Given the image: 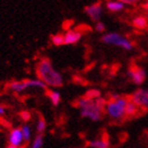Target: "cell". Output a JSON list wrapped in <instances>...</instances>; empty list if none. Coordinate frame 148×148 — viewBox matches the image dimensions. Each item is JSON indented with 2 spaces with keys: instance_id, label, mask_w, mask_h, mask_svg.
Returning a JSON list of instances; mask_svg holds the SVG:
<instances>
[{
  "instance_id": "obj_1",
  "label": "cell",
  "mask_w": 148,
  "mask_h": 148,
  "mask_svg": "<svg viewBox=\"0 0 148 148\" xmlns=\"http://www.w3.org/2000/svg\"><path fill=\"white\" fill-rule=\"evenodd\" d=\"M36 75L47 87L59 88L64 85V77L54 67L49 58H41L36 67Z\"/></svg>"
},
{
  "instance_id": "obj_2",
  "label": "cell",
  "mask_w": 148,
  "mask_h": 148,
  "mask_svg": "<svg viewBox=\"0 0 148 148\" xmlns=\"http://www.w3.org/2000/svg\"><path fill=\"white\" fill-rule=\"evenodd\" d=\"M75 106L79 108L80 115L85 119H89L93 122H97L103 119L105 109L102 108L96 103V99H87L85 96L78 99L75 102Z\"/></svg>"
},
{
  "instance_id": "obj_3",
  "label": "cell",
  "mask_w": 148,
  "mask_h": 148,
  "mask_svg": "<svg viewBox=\"0 0 148 148\" xmlns=\"http://www.w3.org/2000/svg\"><path fill=\"white\" fill-rule=\"evenodd\" d=\"M129 97L124 96H113L107 102L105 112L110 119L114 121H123L126 119V106Z\"/></svg>"
},
{
  "instance_id": "obj_4",
  "label": "cell",
  "mask_w": 148,
  "mask_h": 148,
  "mask_svg": "<svg viewBox=\"0 0 148 148\" xmlns=\"http://www.w3.org/2000/svg\"><path fill=\"white\" fill-rule=\"evenodd\" d=\"M102 41L104 43H107V45H113V46L120 47V48L127 50V51H130L133 48L131 41H129L127 38H125L119 33H114V32L104 35L102 37Z\"/></svg>"
},
{
  "instance_id": "obj_5",
  "label": "cell",
  "mask_w": 148,
  "mask_h": 148,
  "mask_svg": "<svg viewBox=\"0 0 148 148\" xmlns=\"http://www.w3.org/2000/svg\"><path fill=\"white\" fill-rule=\"evenodd\" d=\"M129 99L142 111H148V90L138 89Z\"/></svg>"
},
{
  "instance_id": "obj_6",
  "label": "cell",
  "mask_w": 148,
  "mask_h": 148,
  "mask_svg": "<svg viewBox=\"0 0 148 148\" xmlns=\"http://www.w3.org/2000/svg\"><path fill=\"white\" fill-rule=\"evenodd\" d=\"M128 74H129L130 78L132 79V82L136 85H141V84H143L145 82V78H146L145 71L141 67H139V66H136V65L131 66L129 68Z\"/></svg>"
},
{
  "instance_id": "obj_7",
  "label": "cell",
  "mask_w": 148,
  "mask_h": 148,
  "mask_svg": "<svg viewBox=\"0 0 148 148\" xmlns=\"http://www.w3.org/2000/svg\"><path fill=\"white\" fill-rule=\"evenodd\" d=\"M85 13L91 18V20L97 22L99 20V18L102 17V14H103L102 3L95 2L93 3V4H91V5L86 6L85 8Z\"/></svg>"
},
{
  "instance_id": "obj_8",
  "label": "cell",
  "mask_w": 148,
  "mask_h": 148,
  "mask_svg": "<svg viewBox=\"0 0 148 148\" xmlns=\"http://www.w3.org/2000/svg\"><path fill=\"white\" fill-rule=\"evenodd\" d=\"M23 136L21 128H13L9 134V145L19 148L23 144Z\"/></svg>"
},
{
  "instance_id": "obj_9",
  "label": "cell",
  "mask_w": 148,
  "mask_h": 148,
  "mask_svg": "<svg viewBox=\"0 0 148 148\" xmlns=\"http://www.w3.org/2000/svg\"><path fill=\"white\" fill-rule=\"evenodd\" d=\"M65 45H74L78 42L82 38V33L77 30H69L64 34Z\"/></svg>"
},
{
  "instance_id": "obj_10",
  "label": "cell",
  "mask_w": 148,
  "mask_h": 148,
  "mask_svg": "<svg viewBox=\"0 0 148 148\" xmlns=\"http://www.w3.org/2000/svg\"><path fill=\"white\" fill-rule=\"evenodd\" d=\"M29 88L28 82L25 80H17V82H12L9 85V89H11L14 92L20 93L23 92L25 90H27Z\"/></svg>"
},
{
  "instance_id": "obj_11",
  "label": "cell",
  "mask_w": 148,
  "mask_h": 148,
  "mask_svg": "<svg viewBox=\"0 0 148 148\" xmlns=\"http://www.w3.org/2000/svg\"><path fill=\"white\" fill-rule=\"evenodd\" d=\"M140 110L141 109L138 107V106L132 102V101H128L126 106V119H131V117L136 116L138 114L140 113Z\"/></svg>"
},
{
  "instance_id": "obj_12",
  "label": "cell",
  "mask_w": 148,
  "mask_h": 148,
  "mask_svg": "<svg viewBox=\"0 0 148 148\" xmlns=\"http://www.w3.org/2000/svg\"><path fill=\"white\" fill-rule=\"evenodd\" d=\"M132 25L136 29H141V30L146 29L148 27L147 18H146L145 16H138V17H136L132 20Z\"/></svg>"
},
{
  "instance_id": "obj_13",
  "label": "cell",
  "mask_w": 148,
  "mask_h": 148,
  "mask_svg": "<svg viewBox=\"0 0 148 148\" xmlns=\"http://www.w3.org/2000/svg\"><path fill=\"white\" fill-rule=\"evenodd\" d=\"M106 8L110 12H119L124 9V3L123 1H108L106 3Z\"/></svg>"
},
{
  "instance_id": "obj_14",
  "label": "cell",
  "mask_w": 148,
  "mask_h": 148,
  "mask_svg": "<svg viewBox=\"0 0 148 148\" xmlns=\"http://www.w3.org/2000/svg\"><path fill=\"white\" fill-rule=\"evenodd\" d=\"M89 146L92 148H109V141L107 139H96L89 142Z\"/></svg>"
},
{
  "instance_id": "obj_15",
  "label": "cell",
  "mask_w": 148,
  "mask_h": 148,
  "mask_svg": "<svg viewBox=\"0 0 148 148\" xmlns=\"http://www.w3.org/2000/svg\"><path fill=\"white\" fill-rule=\"evenodd\" d=\"M48 95H49V99L53 105L54 106L59 105L60 99H62V96H60V93H59L58 91H49V92H48Z\"/></svg>"
},
{
  "instance_id": "obj_16",
  "label": "cell",
  "mask_w": 148,
  "mask_h": 148,
  "mask_svg": "<svg viewBox=\"0 0 148 148\" xmlns=\"http://www.w3.org/2000/svg\"><path fill=\"white\" fill-rule=\"evenodd\" d=\"M51 41L54 46L59 47L65 45V38H64V34H60V33H57V34L52 35L51 37Z\"/></svg>"
},
{
  "instance_id": "obj_17",
  "label": "cell",
  "mask_w": 148,
  "mask_h": 148,
  "mask_svg": "<svg viewBox=\"0 0 148 148\" xmlns=\"http://www.w3.org/2000/svg\"><path fill=\"white\" fill-rule=\"evenodd\" d=\"M29 85V88H41V89H47V86L45 84L39 80L38 78L37 79H27Z\"/></svg>"
},
{
  "instance_id": "obj_18",
  "label": "cell",
  "mask_w": 148,
  "mask_h": 148,
  "mask_svg": "<svg viewBox=\"0 0 148 148\" xmlns=\"http://www.w3.org/2000/svg\"><path fill=\"white\" fill-rule=\"evenodd\" d=\"M46 128H47L46 121H45V119H43L42 116H39V119H38V122H37V125H36V131H37V133L42 136V133L45 132Z\"/></svg>"
},
{
  "instance_id": "obj_19",
  "label": "cell",
  "mask_w": 148,
  "mask_h": 148,
  "mask_svg": "<svg viewBox=\"0 0 148 148\" xmlns=\"http://www.w3.org/2000/svg\"><path fill=\"white\" fill-rule=\"evenodd\" d=\"M21 130H22V136H23V140H25V142H29L32 138V129L31 127L29 126V125H23L21 127Z\"/></svg>"
},
{
  "instance_id": "obj_20",
  "label": "cell",
  "mask_w": 148,
  "mask_h": 148,
  "mask_svg": "<svg viewBox=\"0 0 148 148\" xmlns=\"http://www.w3.org/2000/svg\"><path fill=\"white\" fill-rule=\"evenodd\" d=\"M43 146V136L41 134H38L36 136L33 142H32L31 148H41Z\"/></svg>"
},
{
  "instance_id": "obj_21",
  "label": "cell",
  "mask_w": 148,
  "mask_h": 148,
  "mask_svg": "<svg viewBox=\"0 0 148 148\" xmlns=\"http://www.w3.org/2000/svg\"><path fill=\"white\" fill-rule=\"evenodd\" d=\"M85 97L90 99H99V97H101V96H99V91H96V90H91V91H88V92L86 93Z\"/></svg>"
},
{
  "instance_id": "obj_22",
  "label": "cell",
  "mask_w": 148,
  "mask_h": 148,
  "mask_svg": "<svg viewBox=\"0 0 148 148\" xmlns=\"http://www.w3.org/2000/svg\"><path fill=\"white\" fill-rule=\"evenodd\" d=\"M106 30V27H105V25L103 23L102 21H97L95 23V31L96 32H104Z\"/></svg>"
},
{
  "instance_id": "obj_23",
  "label": "cell",
  "mask_w": 148,
  "mask_h": 148,
  "mask_svg": "<svg viewBox=\"0 0 148 148\" xmlns=\"http://www.w3.org/2000/svg\"><path fill=\"white\" fill-rule=\"evenodd\" d=\"M20 115H21V117L25 121L30 120V113H29V112H27V111H25V112H20Z\"/></svg>"
},
{
  "instance_id": "obj_24",
  "label": "cell",
  "mask_w": 148,
  "mask_h": 148,
  "mask_svg": "<svg viewBox=\"0 0 148 148\" xmlns=\"http://www.w3.org/2000/svg\"><path fill=\"white\" fill-rule=\"evenodd\" d=\"M5 111H6L5 107H4V106H1V105H0V116L5 113Z\"/></svg>"
},
{
  "instance_id": "obj_25",
  "label": "cell",
  "mask_w": 148,
  "mask_h": 148,
  "mask_svg": "<svg viewBox=\"0 0 148 148\" xmlns=\"http://www.w3.org/2000/svg\"><path fill=\"white\" fill-rule=\"evenodd\" d=\"M8 148H17V147H15V146H12V145H9V146H8Z\"/></svg>"
},
{
  "instance_id": "obj_26",
  "label": "cell",
  "mask_w": 148,
  "mask_h": 148,
  "mask_svg": "<svg viewBox=\"0 0 148 148\" xmlns=\"http://www.w3.org/2000/svg\"><path fill=\"white\" fill-rule=\"evenodd\" d=\"M19 148H27V145H22L21 147H19Z\"/></svg>"
},
{
  "instance_id": "obj_27",
  "label": "cell",
  "mask_w": 148,
  "mask_h": 148,
  "mask_svg": "<svg viewBox=\"0 0 148 148\" xmlns=\"http://www.w3.org/2000/svg\"><path fill=\"white\" fill-rule=\"evenodd\" d=\"M146 18H147V21H148V14H147V16H146Z\"/></svg>"
},
{
  "instance_id": "obj_28",
  "label": "cell",
  "mask_w": 148,
  "mask_h": 148,
  "mask_svg": "<svg viewBox=\"0 0 148 148\" xmlns=\"http://www.w3.org/2000/svg\"><path fill=\"white\" fill-rule=\"evenodd\" d=\"M147 9H148V5H147Z\"/></svg>"
}]
</instances>
